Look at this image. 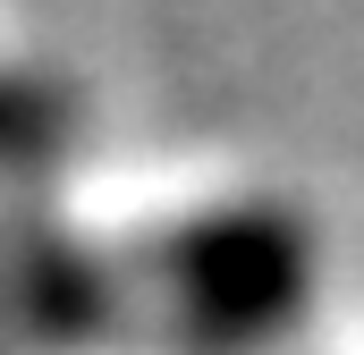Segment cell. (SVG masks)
<instances>
[{"label": "cell", "mask_w": 364, "mask_h": 355, "mask_svg": "<svg viewBox=\"0 0 364 355\" xmlns=\"http://www.w3.org/2000/svg\"><path fill=\"white\" fill-rule=\"evenodd\" d=\"M314 237L279 203H195L110 254V322L161 355H255L305 313Z\"/></svg>", "instance_id": "cell-1"}, {"label": "cell", "mask_w": 364, "mask_h": 355, "mask_svg": "<svg viewBox=\"0 0 364 355\" xmlns=\"http://www.w3.org/2000/svg\"><path fill=\"white\" fill-rule=\"evenodd\" d=\"M0 355H9V347H0Z\"/></svg>", "instance_id": "cell-2"}]
</instances>
